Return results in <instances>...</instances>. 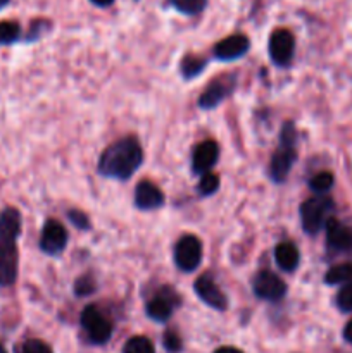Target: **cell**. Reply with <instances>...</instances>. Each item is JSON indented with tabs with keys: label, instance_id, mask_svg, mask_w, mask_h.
<instances>
[{
	"label": "cell",
	"instance_id": "6da1fadb",
	"mask_svg": "<svg viewBox=\"0 0 352 353\" xmlns=\"http://www.w3.org/2000/svg\"><path fill=\"white\" fill-rule=\"evenodd\" d=\"M144 162V150L135 137H123L102 152L99 172L104 178L128 181Z\"/></svg>",
	"mask_w": 352,
	"mask_h": 353
},
{
	"label": "cell",
	"instance_id": "7a4b0ae2",
	"mask_svg": "<svg viewBox=\"0 0 352 353\" xmlns=\"http://www.w3.org/2000/svg\"><path fill=\"white\" fill-rule=\"evenodd\" d=\"M21 212L14 207H7L0 214V286L9 288L16 283L19 269V250L17 240L21 236Z\"/></svg>",
	"mask_w": 352,
	"mask_h": 353
},
{
	"label": "cell",
	"instance_id": "3957f363",
	"mask_svg": "<svg viewBox=\"0 0 352 353\" xmlns=\"http://www.w3.org/2000/svg\"><path fill=\"white\" fill-rule=\"evenodd\" d=\"M297 131L293 123H285L280 134V147L271 155L269 162V178L275 183H283L289 178L297 161Z\"/></svg>",
	"mask_w": 352,
	"mask_h": 353
},
{
	"label": "cell",
	"instance_id": "277c9868",
	"mask_svg": "<svg viewBox=\"0 0 352 353\" xmlns=\"http://www.w3.org/2000/svg\"><path fill=\"white\" fill-rule=\"evenodd\" d=\"M175 264L183 272H192L202 262V241L195 234H183L175 243Z\"/></svg>",
	"mask_w": 352,
	"mask_h": 353
},
{
	"label": "cell",
	"instance_id": "5b68a950",
	"mask_svg": "<svg viewBox=\"0 0 352 353\" xmlns=\"http://www.w3.org/2000/svg\"><path fill=\"white\" fill-rule=\"evenodd\" d=\"M331 209V200L324 199L323 195L307 199L300 205V221L307 234H316L321 228L326 224L328 210Z\"/></svg>",
	"mask_w": 352,
	"mask_h": 353
},
{
	"label": "cell",
	"instance_id": "8992f818",
	"mask_svg": "<svg viewBox=\"0 0 352 353\" xmlns=\"http://www.w3.org/2000/svg\"><path fill=\"white\" fill-rule=\"evenodd\" d=\"M81 326L88 334L90 341L95 345L107 343L113 334V324L95 305L85 307L81 312Z\"/></svg>",
	"mask_w": 352,
	"mask_h": 353
},
{
	"label": "cell",
	"instance_id": "52a82bcc",
	"mask_svg": "<svg viewBox=\"0 0 352 353\" xmlns=\"http://www.w3.org/2000/svg\"><path fill=\"white\" fill-rule=\"evenodd\" d=\"M235 83H237V79H235L233 74H224L214 78L213 81L204 88L202 95L199 97L200 109L209 110L219 105L221 102H224V100L233 93Z\"/></svg>",
	"mask_w": 352,
	"mask_h": 353
},
{
	"label": "cell",
	"instance_id": "ba28073f",
	"mask_svg": "<svg viewBox=\"0 0 352 353\" xmlns=\"http://www.w3.org/2000/svg\"><path fill=\"white\" fill-rule=\"evenodd\" d=\"M268 52L271 61L280 68H285L292 62L293 52H295V38L289 30H275L269 37Z\"/></svg>",
	"mask_w": 352,
	"mask_h": 353
},
{
	"label": "cell",
	"instance_id": "9c48e42d",
	"mask_svg": "<svg viewBox=\"0 0 352 353\" xmlns=\"http://www.w3.org/2000/svg\"><path fill=\"white\" fill-rule=\"evenodd\" d=\"M69 234L66 231V228L62 226L59 221L48 219L47 223L43 224V230H41L40 234V250L43 252L45 255H50V257H55V255H61L62 252L68 247Z\"/></svg>",
	"mask_w": 352,
	"mask_h": 353
},
{
	"label": "cell",
	"instance_id": "30bf717a",
	"mask_svg": "<svg viewBox=\"0 0 352 353\" xmlns=\"http://www.w3.org/2000/svg\"><path fill=\"white\" fill-rule=\"evenodd\" d=\"M252 290H254V295L257 299L276 302V300H282L285 296L286 285L275 272L259 271L254 276V281H252Z\"/></svg>",
	"mask_w": 352,
	"mask_h": 353
},
{
	"label": "cell",
	"instance_id": "8fae6325",
	"mask_svg": "<svg viewBox=\"0 0 352 353\" xmlns=\"http://www.w3.org/2000/svg\"><path fill=\"white\" fill-rule=\"evenodd\" d=\"M195 288L197 296L202 300L206 305H209L214 310H226L228 307V299L223 293V290L216 285V281L213 279V276L202 274L193 285Z\"/></svg>",
	"mask_w": 352,
	"mask_h": 353
},
{
	"label": "cell",
	"instance_id": "7c38bea8",
	"mask_svg": "<svg viewBox=\"0 0 352 353\" xmlns=\"http://www.w3.org/2000/svg\"><path fill=\"white\" fill-rule=\"evenodd\" d=\"M251 48V40L245 34H231V37L223 38L214 45V57L223 62L237 61L244 57Z\"/></svg>",
	"mask_w": 352,
	"mask_h": 353
},
{
	"label": "cell",
	"instance_id": "4fadbf2b",
	"mask_svg": "<svg viewBox=\"0 0 352 353\" xmlns=\"http://www.w3.org/2000/svg\"><path fill=\"white\" fill-rule=\"evenodd\" d=\"M176 303H178V295L171 288L166 286V288H162L159 292V295H155L147 303V309L145 310H147V316L152 321H155V323H164V321H168L171 317Z\"/></svg>",
	"mask_w": 352,
	"mask_h": 353
},
{
	"label": "cell",
	"instance_id": "5bb4252c",
	"mask_svg": "<svg viewBox=\"0 0 352 353\" xmlns=\"http://www.w3.org/2000/svg\"><path fill=\"white\" fill-rule=\"evenodd\" d=\"M219 159V145L214 140H206L195 147L192 154V171L202 176L216 165Z\"/></svg>",
	"mask_w": 352,
	"mask_h": 353
},
{
	"label": "cell",
	"instance_id": "9a60e30c",
	"mask_svg": "<svg viewBox=\"0 0 352 353\" xmlns=\"http://www.w3.org/2000/svg\"><path fill=\"white\" fill-rule=\"evenodd\" d=\"M164 193L152 181H140L135 190V207L138 210H155L164 205Z\"/></svg>",
	"mask_w": 352,
	"mask_h": 353
},
{
	"label": "cell",
	"instance_id": "2e32d148",
	"mask_svg": "<svg viewBox=\"0 0 352 353\" xmlns=\"http://www.w3.org/2000/svg\"><path fill=\"white\" fill-rule=\"evenodd\" d=\"M324 228H326V241L333 250H352V228L345 226L337 219H328Z\"/></svg>",
	"mask_w": 352,
	"mask_h": 353
},
{
	"label": "cell",
	"instance_id": "e0dca14e",
	"mask_svg": "<svg viewBox=\"0 0 352 353\" xmlns=\"http://www.w3.org/2000/svg\"><path fill=\"white\" fill-rule=\"evenodd\" d=\"M275 261L282 271L293 272L299 268L300 254L292 241H283L275 248Z\"/></svg>",
	"mask_w": 352,
	"mask_h": 353
},
{
	"label": "cell",
	"instance_id": "ac0fdd59",
	"mask_svg": "<svg viewBox=\"0 0 352 353\" xmlns=\"http://www.w3.org/2000/svg\"><path fill=\"white\" fill-rule=\"evenodd\" d=\"M349 281H352V264L333 265L324 276V283L328 285H345Z\"/></svg>",
	"mask_w": 352,
	"mask_h": 353
},
{
	"label": "cell",
	"instance_id": "d6986e66",
	"mask_svg": "<svg viewBox=\"0 0 352 353\" xmlns=\"http://www.w3.org/2000/svg\"><path fill=\"white\" fill-rule=\"evenodd\" d=\"M207 61L202 57H197V55H186L182 61V74L183 78L192 79L195 76H199L200 72L206 69Z\"/></svg>",
	"mask_w": 352,
	"mask_h": 353
},
{
	"label": "cell",
	"instance_id": "ffe728a7",
	"mask_svg": "<svg viewBox=\"0 0 352 353\" xmlns=\"http://www.w3.org/2000/svg\"><path fill=\"white\" fill-rule=\"evenodd\" d=\"M21 38V26L16 21H0V45H12Z\"/></svg>",
	"mask_w": 352,
	"mask_h": 353
},
{
	"label": "cell",
	"instance_id": "44dd1931",
	"mask_svg": "<svg viewBox=\"0 0 352 353\" xmlns=\"http://www.w3.org/2000/svg\"><path fill=\"white\" fill-rule=\"evenodd\" d=\"M169 3L185 16H197L206 9L207 0H169Z\"/></svg>",
	"mask_w": 352,
	"mask_h": 353
},
{
	"label": "cell",
	"instance_id": "7402d4cb",
	"mask_svg": "<svg viewBox=\"0 0 352 353\" xmlns=\"http://www.w3.org/2000/svg\"><path fill=\"white\" fill-rule=\"evenodd\" d=\"M333 186V174L328 171H321L309 179V188L317 195H324Z\"/></svg>",
	"mask_w": 352,
	"mask_h": 353
},
{
	"label": "cell",
	"instance_id": "603a6c76",
	"mask_svg": "<svg viewBox=\"0 0 352 353\" xmlns=\"http://www.w3.org/2000/svg\"><path fill=\"white\" fill-rule=\"evenodd\" d=\"M124 353H155V348L148 338L133 336L124 345Z\"/></svg>",
	"mask_w": 352,
	"mask_h": 353
},
{
	"label": "cell",
	"instance_id": "cb8c5ba5",
	"mask_svg": "<svg viewBox=\"0 0 352 353\" xmlns=\"http://www.w3.org/2000/svg\"><path fill=\"white\" fill-rule=\"evenodd\" d=\"M199 193L202 196H211L217 192L219 188V176L213 174V172H206V174L200 176L199 181Z\"/></svg>",
	"mask_w": 352,
	"mask_h": 353
},
{
	"label": "cell",
	"instance_id": "d4e9b609",
	"mask_svg": "<svg viewBox=\"0 0 352 353\" xmlns=\"http://www.w3.org/2000/svg\"><path fill=\"white\" fill-rule=\"evenodd\" d=\"M338 309L344 312H352V281L345 283L337 295Z\"/></svg>",
	"mask_w": 352,
	"mask_h": 353
},
{
	"label": "cell",
	"instance_id": "484cf974",
	"mask_svg": "<svg viewBox=\"0 0 352 353\" xmlns=\"http://www.w3.org/2000/svg\"><path fill=\"white\" fill-rule=\"evenodd\" d=\"M95 292V281L92 276H81L75 283V293L78 296H86Z\"/></svg>",
	"mask_w": 352,
	"mask_h": 353
},
{
	"label": "cell",
	"instance_id": "4316f807",
	"mask_svg": "<svg viewBox=\"0 0 352 353\" xmlns=\"http://www.w3.org/2000/svg\"><path fill=\"white\" fill-rule=\"evenodd\" d=\"M17 353H52V348L41 340H28L21 345Z\"/></svg>",
	"mask_w": 352,
	"mask_h": 353
},
{
	"label": "cell",
	"instance_id": "83f0119b",
	"mask_svg": "<svg viewBox=\"0 0 352 353\" xmlns=\"http://www.w3.org/2000/svg\"><path fill=\"white\" fill-rule=\"evenodd\" d=\"M68 217H69V221H71V223L78 228V230H81V231L90 230V219L86 217L85 212H81V210H69Z\"/></svg>",
	"mask_w": 352,
	"mask_h": 353
},
{
	"label": "cell",
	"instance_id": "f1b7e54d",
	"mask_svg": "<svg viewBox=\"0 0 352 353\" xmlns=\"http://www.w3.org/2000/svg\"><path fill=\"white\" fill-rule=\"evenodd\" d=\"M164 347H166V350L171 352V353H176V352L182 350V340H179V336L175 333V331H166Z\"/></svg>",
	"mask_w": 352,
	"mask_h": 353
},
{
	"label": "cell",
	"instance_id": "f546056e",
	"mask_svg": "<svg viewBox=\"0 0 352 353\" xmlns=\"http://www.w3.org/2000/svg\"><path fill=\"white\" fill-rule=\"evenodd\" d=\"M344 338H345V341H349V343L352 345V321H349L347 326H345V330H344Z\"/></svg>",
	"mask_w": 352,
	"mask_h": 353
},
{
	"label": "cell",
	"instance_id": "4dcf8cb0",
	"mask_svg": "<svg viewBox=\"0 0 352 353\" xmlns=\"http://www.w3.org/2000/svg\"><path fill=\"white\" fill-rule=\"evenodd\" d=\"M90 2L95 3L97 7H109V6H113L114 0H90Z\"/></svg>",
	"mask_w": 352,
	"mask_h": 353
},
{
	"label": "cell",
	"instance_id": "1f68e13d",
	"mask_svg": "<svg viewBox=\"0 0 352 353\" xmlns=\"http://www.w3.org/2000/svg\"><path fill=\"white\" fill-rule=\"evenodd\" d=\"M214 353H242V352L238 350V348H233V347H221V348H217Z\"/></svg>",
	"mask_w": 352,
	"mask_h": 353
},
{
	"label": "cell",
	"instance_id": "d6a6232c",
	"mask_svg": "<svg viewBox=\"0 0 352 353\" xmlns=\"http://www.w3.org/2000/svg\"><path fill=\"white\" fill-rule=\"evenodd\" d=\"M9 2H10V0H0V10H2L3 7H6Z\"/></svg>",
	"mask_w": 352,
	"mask_h": 353
},
{
	"label": "cell",
	"instance_id": "836d02e7",
	"mask_svg": "<svg viewBox=\"0 0 352 353\" xmlns=\"http://www.w3.org/2000/svg\"><path fill=\"white\" fill-rule=\"evenodd\" d=\"M0 353H7L6 347H3V343H2V341H0Z\"/></svg>",
	"mask_w": 352,
	"mask_h": 353
}]
</instances>
